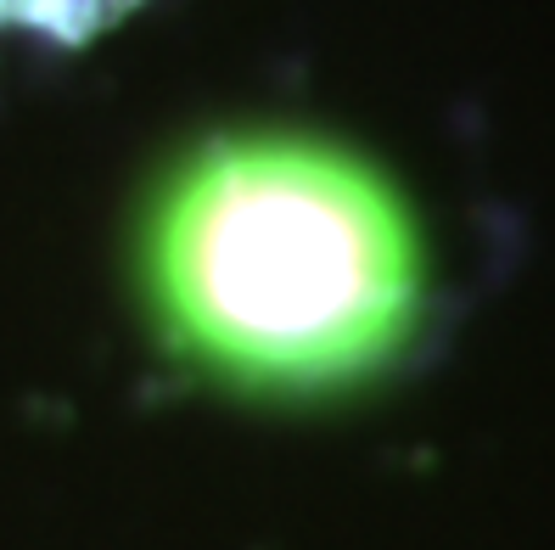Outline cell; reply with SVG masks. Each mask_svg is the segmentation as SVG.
<instances>
[{"mask_svg": "<svg viewBox=\"0 0 555 550\" xmlns=\"http://www.w3.org/2000/svg\"><path fill=\"white\" fill-rule=\"evenodd\" d=\"M141 281L185 366L309 399L376 376L421 315V242L393 180L337 141L247 129L157 180Z\"/></svg>", "mask_w": 555, "mask_h": 550, "instance_id": "obj_1", "label": "cell"}]
</instances>
